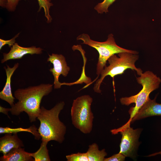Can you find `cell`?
Wrapping results in <instances>:
<instances>
[{
  "label": "cell",
  "instance_id": "obj_1",
  "mask_svg": "<svg viewBox=\"0 0 161 161\" xmlns=\"http://www.w3.org/2000/svg\"><path fill=\"white\" fill-rule=\"evenodd\" d=\"M52 84L42 83L16 90L14 95L18 101L9 108L10 112L16 116L24 112L31 122H35L40 111L42 99L52 91Z\"/></svg>",
  "mask_w": 161,
  "mask_h": 161
},
{
  "label": "cell",
  "instance_id": "obj_2",
  "mask_svg": "<svg viewBox=\"0 0 161 161\" xmlns=\"http://www.w3.org/2000/svg\"><path fill=\"white\" fill-rule=\"evenodd\" d=\"M64 105V102L61 101L49 110L41 107L37 119L40 122L38 131L42 141L54 140L60 143L64 141L66 128L60 120L59 115Z\"/></svg>",
  "mask_w": 161,
  "mask_h": 161
},
{
  "label": "cell",
  "instance_id": "obj_3",
  "mask_svg": "<svg viewBox=\"0 0 161 161\" xmlns=\"http://www.w3.org/2000/svg\"><path fill=\"white\" fill-rule=\"evenodd\" d=\"M137 78V83L142 85V89L137 94L129 97L120 98V103L123 105L129 106L134 103V106L131 107L129 112L130 118L127 123H130L131 120L138 110L150 98L149 95L152 92L158 89L161 83V79L152 72L147 71L142 73Z\"/></svg>",
  "mask_w": 161,
  "mask_h": 161
},
{
  "label": "cell",
  "instance_id": "obj_4",
  "mask_svg": "<svg viewBox=\"0 0 161 161\" xmlns=\"http://www.w3.org/2000/svg\"><path fill=\"white\" fill-rule=\"evenodd\" d=\"M118 54V57L114 54L108 60L109 65L106 66L100 74V77L96 81L93 87L94 91L100 93L101 84L106 76L114 78L115 76L123 73L128 69L136 71L137 74L140 76L143 73L141 69L137 68L135 66L136 62L138 59L139 55L129 52H122Z\"/></svg>",
  "mask_w": 161,
  "mask_h": 161
},
{
  "label": "cell",
  "instance_id": "obj_5",
  "mask_svg": "<svg viewBox=\"0 0 161 161\" xmlns=\"http://www.w3.org/2000/svg\"><path fill=\"white\" fill-rule=\"evenodd\" d=\"M77 40H82V44H86L96 49L99 56L97 64L96 74L98 77L106 66V62L109 58L114 54L122 52H127L137 55V51L126 49L118 46L116 44L112 34H109L106 41L100 42L91 39L88 34L83 33L78 35Z\"/></svg>",
  "mask_w": 161,
  "mask_h": 161
},
{
  "label": "cell",
  "instance_id": "obj_6",
  "mask_svg": "<svg viewBox=\"0 0 161 161\" xmlns=\"http://www.w3.org/2000/svg\"><path fill=\"white\" fill-rule=\"evenodd\" d=\"M93 98L89 95L79 97L73 100L71 116L73 126L82 133L88 134L92 131L94 118L91 110Z\"/></svg>",
  "mask_w": 161,
  "mask_h": 161
},
{
  "label": "cell",
  "instance_id": "obj_7",
  "mask_svg": "<svg viewBox=\"0 0 161 161\" xmlns=\"http://www.w3.org/2000/svg\"><path fill=\"white\" fill-rule=\"evenodd\" d=\"M130 123H126L121 127L111 130L112 134L119 132L122 135L120 144L119 153L126 157L134 158L137 155V151L140 143L138 140L141 130L140 129H134L130 127Z\"/></svg>",
  "mask_w": 161,
  "mask_h": 161
},
{
  "label": "cell",
  "instance_id": "obj_8",
  "mask_svg": "<svg viewBox=\"0 0 161 161\" xmlns=\"http://www.w3.org/2000/svg\"><path fill=\"white\" fill-rule=\"evenodd\" d=\"M49 56L47 61L53 65V67L49 70L54 77V88L55 89H60L63 85L62 83L59 80L60 76L61 75L64 77L67 76L70 68L67 66L66 59L63 55L52 53Z\"/></svg>",
  "mask_w": 161,
  "mask_h": 161
},
{
  "label": "cell",
  "instance_id": "obj_9",
  "mask_svg": "<svg viewBox=\"0 0 161 161\" xmlns=\"http://www.w3.org/2000/svg\"><path fill=\"white\" fill-rule=\"evenodd\" d=\"M10 48L8 53H3V58L1 60V63L10 60L21 59L24 55L28 54H40L42 53L43 50L41 48L35 46L27 47H22L16 43Z\"/></svg>",
  "mask_w": 161,
  "mask_h": 161
},
{
  "label": "cell",
  "instance_id": "obj_10",
  "mask_svg": "<svg viewBox=\"0 0 161 161\" xmlns=\"http://www.w3.org/2000/svg\"><path fill=\"white\" fill-rule=\"evenodd\" d=\"M156 97L146 101L135 114L131 122L148 117L161 116V104L156 102Z\"/></svg>",
  "mask_w": 161,
  "mask_h": 161
},
{
  "label": "cell",
  "instance_id": "obj_11",
  "mask_svg": "<svg viewBox=\"0 0 161 161\" xmlns=\"http://www.w3.org/2000/svg\"><path fill=\"white\" fill-rule=\"evenodd\" d=\"M19 64H15L12 67L7 65L4 67L7 76L6 82L2 90L0 92V98L7 102L12 107L14 105L15 98L13 95L11 88V79L14 72L18 67Z\"/></svg>",
  "mask_w": 161,
  "mask_h": 161
},
{
  "label": "cell",
  "instance_id": "obj_12",
  "mask_svg": "<svg viewBox=\"0 0 161 161\" xmlns=\"http://www.w3.org/2000/svg\"><path fill=\"white\" fill-rule=\"evenodd\" d=\"M24 146L22 141L18 136L17 134H5L0 138V152L5 155L13 148Z\"/></svg>",
  "mask_w": 161,
  "mask_h": 161
},
{
  "label": "cell",
  "instance_id": "obj_13",
  "mask_svg": "<svg viewBox=\"0 0 161 161\" xmlns=\"http://www.w3.org/2000/svg\"><path fill=\"white\" fill-rule=\"evenodd\" d=\"M1 161H33L34 159L30 155V153L24 151L20 147L13 148L5 155L0 158Z\"/></svg>",
  "mask_w": 161,
  "mask_h": 161
},
{
  "label": "cell",
  "instance_id": "obj_14",
  "mask_svg": "<svg viewBox=\"0 0 161 161\" xmlns=\"http://www.w3.org/2000/svg\"><path fill=\"white\" fill-rule=\"evenodd\" d=\"M86 152L89 161H104L107 155L105 149L100 150L98 145L96 143L89 145Z\"/></svg>",
  "mask_w": 161,
  "mask_h": 161
},
{
  "label": "cell",
  "instance_id": "obj_15",
  "mask_svg": "<svg viewBox=\"0 0 161 161\" xmlns=\"http://www.w3.org/2000/svg\"><path fill=\"white\" fill-rule=\"evenodd\" d=\"M38 129L34 125L28 128H23L21 127L16 128H12L9 127H0V134H17L20 132H27L30 133L35 137V138L37 140L40 139L41 137L38 132Z\"/></svg>",
  "mask_w": 161,
  "mask_h": 161
},
{
  "label": "cell",
  "instance_id": "obj_16",
  "mask_svg": "<svg viewBox=\"0 0 161 161\" xmlns=\"http://www.w3.org/2000/svg\"><path fill=\"white\" fill-rule=\"evenodd\" d=\"M48 142L42 141L39 149L36 152L30 153V155L34 159L35 161H50V159L49 154V150L47 145Z\"/></svg>",
  "mask_w": 161,
  "mask_h": 161
},
{
  "label": "cell",
  "instance_id": "obj_17",
  "mask_svg": "<svg viewBox=\"0 0 161 161\" xmlns=\"http://www.w3.org/2000/svg\"><path fill=\"white\" fill-rule=\"evenodd\" d=\"M37 1L39 6L38 12L40 11L41 9L43 8L47 23L51 22L52 20V18L49 14V9L50 7L53 5L52 3L51 2V0H37Z\"/></svg>",
  "mask_w": 161,
  "mask_h": 161
},
{
  "label": "cell",
  "instance_id": "obj_18",
  "mask_svg": "<svg viewBox=\"0 0 161 161\" xmlns=\"http://www.w3.org/2000/svg\"><path fill=\"white\" fill-rule=\"evenodd\" d=\"M116 0H104L102 2L98 4L94 9L99 13H106L108 12V8Z\"/></svg>",
  "mask_w": 161,
  "mask_h": 161
},
{
  "label": "cell",
  "instance_id": "obj_19",
  "mask_svg": "<svg viewBox=\"0 0 161 161\" xmlns=\"http://www.w3.org/2000/svg\"><path fill=\"white\" fill-rule=\"evenodd\" d=\"M66 157L67 161H89L86 152L72 154Z\"/></svg>",
  "mask_w": 161,
  "mask_h": 161
},
{
  "label": "cell",
  "instance_id": "obj_20",
  "mask_svg": "<svg viewBox=\"0 0 161 161\" xmlns=\"http://www.w3.org/2000/svg\"><path fill=\"white\" fill-rule=\"evenodd\" d=\"M19 33L15 35L13 38L9 40H5L2 39H0V49L5 45L7 44L9 47H11L15 43L16 38L18 37Z\"/></svg>",
  "mask_w": 161,
  "mask_h": 161
},
{
  "label": "cell",
  "instance_id": "obj_21",
  "mask_svg": "<svg viewBox=\"0 0 161 161\" xmlns=\"http://www.w3.org/2000/svg\"><path fill=\"white\" fill-rule=\"evenodd\" d=\"M126 157L120 153L114 154L112 156L105 158L104 161H124Z\"/></svg>",
  "mask_w": 161,
  "mask_h": 161
},
{
  "label": "cell",
  "instance_id": "obj_22",
  "mask_svg": "<svg viewBox=\"0 0 161 161\" xmlns=\"http://www.w3.org/2000/svg\"><path fill=\"white\" fill-rule=\"evenodd\" d=\"M21 0H7L6 7L10 11H14L18 4Z\"/></svg>",
  "mask_w": 161,
  "mask_h": 161
},
{
  "label": "cell",
  "instance_id": "obj_23",
  "mask_svg": "<svg viewBox=\"0 0 161 161\" xmlns=\"http://www.w3.org/2000/svg\"><path fill=\"white\" fill-rule=\"evenodd\" d=\"M9 112H10L9 108H5L2 106H0V112L7 115L8 117H9L8 115Z\"/></svg>",
  "mask_w": 161,
  "mask_h": 161
},
{
  "label": "cell",
  "instance_id": "obj_24",
  "mask_svg": "<svg viewBox=\"0 0 161 161\" xmlns=\"http://www.w3.org/2000/svg\"><path fill=\"white\" fill-rule=\"evenodd\" d=\"M158 154L161 155V151H160V152H157V153H155L153 154H151L150 155H148V156H147V157H151V156H155Z\"/></svg>",
  "mask_w": 161,
  "mask_h": 161
}]
</instances>
